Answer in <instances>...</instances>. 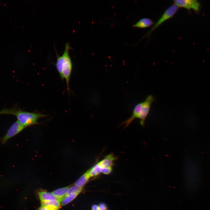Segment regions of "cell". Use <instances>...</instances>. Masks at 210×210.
<instances>
[{"label": "cell", "mask_w": 210, "mask_h": 210, "mask_svg": "<svg viewBox=\"0 0 210 210\" xmlns=\"http://www.w3.org/2000/svg\"><path fill=\"white\" fill-rule=\"evenodd\" d=\"M71 48L69 44L67 43L65 44L64 50L61 55L59 56L56 52L57 60L55 64L61 79L66 81L69 94V82L73 67L72 60L69 54V50Z\"/></svg>", "instance_id": "6da1fadb"}, {"label": "cell", "mask_w": 210, "mask_h": 210, "mask_svg": "<svg viewBox=\"0 0 210 210\" xmlns=\"http://www.w3.org/2000/svg\"><path fill=\"white\" fill-rule=\"evenodd\" d=\"M154 98L152 95L147 96L143 102L137 104L134 107L131 116L123 122L122 124L125 125L127 127L136 118L140 120V125L144 126L145 121L149 112L151 104L154 101Z\"/></svg>", "instance_id": "7a4b0ae2"}, {"label": "cell", "mask_w": 210, "mask_h": 210, "mask_svg": "<svg viewBox=\"0 0 210 210\" xmlns=\"http://www.w3.org/2000/svg\"><path fill=\"white\" fill-rule=\"evenodd\" d=\"M15 116L17 121L22 125L27 127L32 125L40 124L38 122L40 118L46 117L47 115L39 112H31L17 109Z\"/></svg>", "instance_id": "3957f363"}, {"label": "cell", "mask_w": 210, "mask_h": 210, "mask_svg": "<svg viewBox=\"0 0 210 210\" xmlns=\"http://www.w3.org/2000/svg\"><path fill=\"white\" fill-rule=\"evenodd\" d=\"M178 7L174 4L169 6L164 11L163 14L153 26L144 36L142 38L149 36L151 33L163 23L172 18L178 9Z\"/></svg>", "instance_id": "277c9868"}, {"label": "cell", "mask_w": 210, "mask_h": 210, "mask_svg": "<svg viewBox=\"0 0 210 210\" xmlns=\"http://www.w3.org/2000/svg\"><path fill=\"white\" fill-rule=\"evenodd\" d=\"M25 128L17 120L11 126L5 135L1 139V143L5 144L9 139L19 133Z\"/></svg>", "instance_id": "5b68a950"}, {"label": "cell", "mask_w": 210, "mask_h": 210, "mask_svg": "<svg viewBox=\"0 0 210 210\" xmlns=\"http://www.w3.org/2000/svg\"><path fill=\"white\" fill-rule=\"evenodd\" d=\"M174 4L178 7H182L188 10L192 9L198 11L200 8V4L196 0H175Z\"/></svg>", "instance_id": "8992f818"}, {"label": "cell", "mask_w": 210, "mask_h": 210, "mask_svg": "<svg viewBox=\"0 0 210 210\" xmlns=\"http://www.w3.org/2000/svg\"><path fill=\"white\" fill-rule=\"evenodd\" d=\"M117 159V157L112 153L106 156L102 160L97 163L102 168L112 167L114 165V161Z\"/></svg>", "instance_id": "52a82bcc"}, {"label": "cell", "mask_w": 210, "mask_h": 210, "mask_svg": "<svg viewBox=\"0 0 210 210\" xmlns=\"http://www.w3.org/2000/svg\"><path fill=\"white\" fill-rule=\"evenodd\" d=\"M71 186L56 190L52 192L56 199L61 202L66 196L68 190Z\"/></svg>", "instance_id": "ba28073f"}, {"label": "cell", "mask_w": 210, "mask_h": 210, "mask_svg": "<svg viewBox=\"0 0 210 210\" xmlns=\"http://www.w3.org/2000/svg\"><path fill=\"white\" fill-rule=\"evenodd\" d=\"M154 22L151 19L144 18L140 19L133 27L140 28H144L149 27L153 24Z\"/></svg>", "instance_id": "9c48e42d"}, {"label": "cell", "mask_w": 210, "mask_h": 210, "mask_svg": "<svg viewBox=\"0 0 210 210\" xmlns=\"http://www.w3.org/2000/svg\"><path fill=\"white\" fill-rule=\"evenodd\" d=\"M38 195L41 203L56 200L52 193L47 191H39Z\"/></svg>", "instance_id": "30bf717a"}, {"label": "cell", "mask_w": 210, "mask_h": 210, "mask_svg": "<svg viewBox=\"0 0 210 210\" xmlns=\"http://www.w3.org/2000/svg\"><path fill=\"white\" fill-rule=\"evenodd\" d=\"M90 176L88 170L82 175L75 182L74 185L82 187L88 181Z\"/></svg>", "instance_id": "8fae6325"}, {"label": "cell", "mask_w": 210, "mask_h": 210, "mask_svg": "<svg viewBox=\"0 0 210 210\" xmlns=\"http://www.w3.org/2000/svg\"><path fill=\"white\" fill-rule=\"evenodd\" d=\"M102 168L97 163L88 170L91 177H95L99 175L101 173Z\"/></svg>", "instance_id": "7c38bea8"}, {"label": "cell", "mask_w": 210, "mask_h": 210, "mask_svg": "<svg viewBox=\"0 0 210 210\" xmlns=\"http://www.w3.org/2000/svg\"><path fill=\"white\" fill-rule=\"evenodd\" d=\"M82 189V187L74 185L69 188L66 196L74 195H78L81 192Z\"/></svg>", "instance_id": "4fadbf2b"}, {"label": "cell", "mask_w": 210, "mask_h": 210, "mask_svg": "<svg viewBox=\"0 0 210 210\" xmlns=\"http://www.w3.org/2000/svg\"><path fill=\"white\" fill-rule=\"evenodd\" d=\"M41 205V206H51L59 209L61 205L60 202L57 200L42 202Z\"/></svg>", "instance_id": "5bb4252c"}, {"label": "cell", "mask_w": 210, "mask_h": 210, "mask_svg": "<svg viewBox=\"0 0 210 210\" xmlns=\"http://www.w3.org/2000/svg\"><path fill=\"white\" fill-rule=\"evenodd\" d=\"M77 196L74 195L65 196L61 202V205L63 206L67 204L73 200Z\"/></svg>", "instance_id": "9a60e30c"}, {"label": "cell", "mask_w": 210, "mask_h": 210, "mask_svg": "<svg viewBox=\"0 0 210 210\" xmlns=\"http://www.w3.org/2000/svg\"><path fill=\"white\" fill-rule=\"evenodd\" d=\"M17 108L5 109L0 111L1 114H11L15 115Z\"/></svg>", "instance_id": "2e32d148"}, {"label": "cell", "mask_w": 210, "mask_h": 210, "mask_svg": "<svg viewBox=\"0 0 210 210\" xmlns=\"http://www.w3.org/2000/svg\"><path fill=\"white\" fill-rule=\"evenodd\" d=\"M59 209L50 206H41L38 210H58Z\"/></svg>", "instance_id": "e0dca14e"}, {"label": "cell", "mask_w": 210, "mask_h": 210, "mask_svg": "<svg viewBox=\"0 0 210 210\" xmlns=\"http://www.w3.org/2000/svg\"><path fill=\"white\" fill-rule=\"evenodd\" d=\"M112 167H109L102 168L101 173L107 175L110 174L112 171Z\"/></svg>", "instance_id": "ac0fdd59"}, {"label": "cell", "mask_w": 210, "mask_h": 210, "mask_svg": "<svg viewBox=\"0 0 210 210\" xmlns=\"http://www.w3.org/2000/svg\"><path fill=\"white\" fill-rule=\"evenodd\" d=\"M98 206L100 210H107V207L104 204H100Z\"/></svg>", "instance_id": "d6986e66"}, {"label": "cell", "mask_w": 210, "mask_h": 210, "mask_svg": "<svg viewBox=\"0 0 210 210\" xmlns=\"http://www.w3.org/2000/svg\"><path fill=\"white\" fill-rule=\"evenodd\" d=\"M92 210H100L98 206L93 205L92 207Z\"/></svg>", "instance_id": "ffe728a7"}]
</instances>
